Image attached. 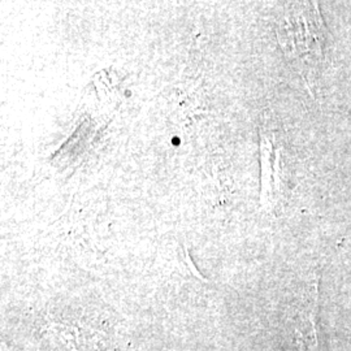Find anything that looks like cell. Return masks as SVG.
<instances>
[{"label": "cell", "instance_id": "cell-1", "mask_svg": "<svg viewBox=\"0 0 351 351\" xmlns=\"http://www.w3.org/2000/svg\"><path fill=\"white\" fill-rule=\"evenodd\" d=\"M277 36L290 62L311 88L326 62V29L317 3L294 4L280 21Z\"/></svg>", "mask_w": 351, "mask_h": 351}, {"label": "cell", "instance_id": "cell-2", "mask_svg": "<svg viewBox=\"0 0 351 351\" xmlns=\"http://www.w3.org/2000/svg\"><path fill=\"white\" fill-rule=\"evenodd\" d=\"M295 336L301 351H326V339L320 326L317 297L303 308L297 326Z\"/></svg>", "mask_w": 351, "mask_h": 351}]
</instances>
